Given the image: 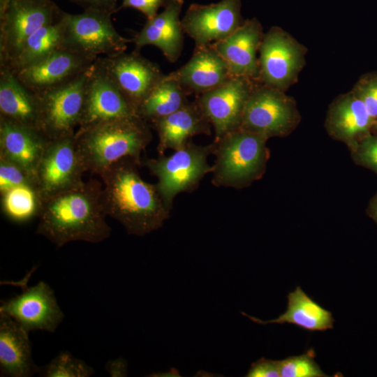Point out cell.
<instances>
[{"mask_svg": "<svg viewBox=\"0 0 377 377\" xmlns=\"http://www.w3.org/2000/svg\"><path fill=\"white\" fill-rule=\"evenodd\" d=\"M88 69L69 82L36 94L38 128L48 139L75 133V128L79 126L83 113Z\"/></svg>", "mask_w": 377, "mask_h": 377, "instance_id": "obj_8", "label": "cell"}, {"mask_svg": "<svg viewBox=\"0 0 377 377\" xmlns=\"http://www.w3.org/2000/svg\"><path fill=\"white\" fill-rule=\"evenodd\" d=\"M150 128L148 122L133 117L77 129L75 139L86 171L100 175L126 158L141 165V154L152 139Z\"/></svg>", "mask_w": 377, "mask_h": 377, "instance_id": "obj_3", "label": "cell"}, {"mask_svg": "<svg viewBox=\"0 0 377 377\" xmlns=\"http://www.w3.org/2000/svg\"><path fill=\"white\" fill-rule=\"evenodd\" d=\"M184 0H168L163 10L147 20L142 29L131 40L135 50L140 52L146 45L158 47L166 59L175 62L184 46V31L180 13Z\"/></svg>", "mask_w": 377, "mask_h": 377, "instance_id": "obj_18", "label": "cell"}, {"mask_svg": "<svg viewBox=\"0 0 377 377\" xmlns=\"http://www.w3.org/2000/svg\"><path fill=\"white\" fill-rule=\"evenodd\" d=\"M29 334L11 318L0 313L1 376L32 377L38 374Z\"/></svg>", "mask_w": 377, "mask_h": 377, "instance_id": "obj_23", "label": "cell"}, {"mask_svg": "<svg viewBox=\"0 0 377 377\" xmlns=\"http://www.w3.org/2000/svg\"><path fill=\"white\" fill-rule=\"evenodd\" d=\"M1 196V210L10 221L22 223L38 217L43 202L36 186H17Z\"/></svg>", "mask_w": 377, "mask_h": 377, "instance_id": "obj_29", "label": "cell"}, {"mask_svg": "<svg viewBox=\"0 0 377 377\" xmlns=\"http://www.w3.org/2000/svg\"><path fill=\"white\" fill-rule=\"evenodd\" d=\"M267 138L239 128L213 142L212 184L216 187L241 188L258 177L266 161Z\"/></svg>", "mask_w": 377, "mask_h": 377, "instance_id": "obj_4", "label": "cell"}, {"mask_svg": "<svg viewBox=\"0 0 377 377\" xmlns=\"http://www.w3.org/2000/svg\"><path fill=\"white\" fill-rule=\"evenodd\" d=\"M359 155L364 163L377 170V138H367L361 145Z\"/></svg>", "mask_w": 377, "mask_h": 377, "instance_id": "obj_36", "label": "cell"}, {"mask_svg": "<svg viewBox=\"0 0 377 377\" xmlns=\"http://www.w3.org/2000/svg\"><path fill=\"white\" fill-rule=\"evenodd\" d=\"M82 6L84 10L102 11L110 15L117 10L119 0H71Z\"/></svg>", "mask_w": 377, "mask_h": 377, "instance_id": "obj_37", "label": "cell"}, {"mask_svg": "<svg viewBox=\"0 0 377 377\" xmlns=\"http://www.w3.org/2000/svg\"><path fill=\"white\" fill-rule=\"evenodd\" d=\"M62 17L59 21L45 25L31 34L16 56L6 66L0 67L15 71L61 49Z\"/></svg>", "mask_w": 377, "mask_h": 377, "instance_id": "obj_27", "label": "cell"}, {"mask_svg": "<svg viewBox=\"0 0 377 377\" xmlns=\"http://www.w3.org/2000/svg\"><path fill=\"white\" fill-rule=\"evenodd\" d=\"M291 119L288 101L279 89L268 86L254 88L246 101L239 128L268 138L283 133Z\"/></svg>", "mask_w": 377, "mask_h": 377, "instance_id": "obj_17", "label": "cell"}, {"mask_svg": "<svg viewBox=\"0 0 377 377\" xmlns=\"http://www.w3.org/2000/svg\"><path fill=\"white\" fill-rule=\"evenodd\" d=\"M0 115L38 128L39 105L36 94L5 67H0Z\"/></svg>", "mask_w": 377, "mask_h": 377, "instance_id": "obj_25", "label": "cell"}, {"mask_svg": "<svg viewBox=\"0 0 377 377\" xmlns=\"http://www.w3.org/2000/svg\"><path fill=\"white\" fill-rule=\"evenodd\" d=\"M136 161L124 158L105 170L101 202L107 216L120 223L127 233L144 236L162 227L170 211L156 184L140 175Z\"/></svg>", "mask_w": 377, "mask_h": 377, "instance_id": "obj_1", "label": "cell"}, {"mask_svg": "<svg viewBox=\"0 0 377 377\" xmlns=\"http://www.w3.org/2000/svg\"><path fill=\"white\" fill-rule=\"evenodd\" d=\"M376 126H377V123H376Z\"/></svg>", "mask_w": 377, "mask_h": 377, "instance_id": "obj_41", "label": "cell"}, {"mask_svg": "<svg viewBox=\"0 0 377 377\" xmlns=\"http://www.w3.org/2000/svg\"><path fill=\"white\" fill-rule=\"evenodd\" d=\"M109 13L84 10L79 14L64 13L62 17L61 49L91 61L124 52L132 41L120 35Z\"/></svg>", "mask_w": 377, "mask_h": 377, "instance_id": "obj_6", "label": "cell"}, {"mask_svg": "<svg viewBox=\"0 0 377 377\" xmlns=\"http://www.w3.org/2000/svg\"><path fill=\"white\" fill-rule=\"evenodd\" d=\"M355 95L364 103L370 117L377 118V76L361 82Z\"/></svg>", "mask_w": 377, "mask_h": 377, "instance_id": "obj_33", "label": "cell"}, {"mask_svg": "<svg viewBox=\"0 0 377 377\" xmlns=\"http://www.w3.org/2000/svg\"><path fill=\"white\" fill-rule=\"evenodd\" d=\"M158 135L157 151L163 155L169 149L184 147L197 135H209L212 126L196 101L165 117L149 123Z\"/></svg>", "mask_w": 377, "mask_h": 377, "instance_id": "obj_21", "label": "cell"}, {"mask_svg": "<svg viewBox=\"0 0 377 377\" xmlns=\"http://www.w3.org/2000/svg\"><path fill=\"white\" fill-rule=\"evenodd\" d=\"M242 314L258 324L289 323L310 332L332 329L334 323L332 313L313 301L300 286L288 293L286 311L275 319L265 321L243 312Z\"/></svg>", "mask_w": 377, "mask_h": 377, "instance_id": "obj_24", "label": "cell"}, {"mask_svg": "<svg viewBox=\"0 0 377 377\" xmlns=\"http://www.w3.org/2000/svg\"><path fill=\"white\" fill-rule=\"evenodd\" d=\"M246 376L280 377L279 360H272L262 357L251 364Z\"/></svg>", "mask_w": 377, "mask_h": 377, "instance_id": "obj_34", "label": "cell"}, {"mask_svg": "<svg viewBox=\"0 0 377 377\" xmlns=\"http://www.w3.org/2000/svg\"><path fill=\"white\" fill-rule=\"evenodd\" d=\"M40 377H89L94 374L92 367L70 352H59L48 363L38 367Z\"/></svg>", "mask_w": 377, "mask_h": 377, "instance_id": "obj_30", "label": "cell"}, {"mask_svg": "<svg viewBox=\"0 0 377 377\" xmlns=\"http://www.w3.org/2000/svg\"><path fill=\"white\" fill-rule=\"evenodd\" d=\"M0 313L11 318L29 333L36 330L53 333L65 317L54 291L44 281L1 301Z\"/></svg>", "mask_w": 377, "mask_h": 377, "instance_id": "obj_10", "label": "cell"}, {"mask_svg": "<svg viewBox=\"0 0 377 377\" xmlns=\"http://www.w3.org/2000/svg\"><path fill=\"white\" fill-rule=\"evenodd\" d=\"M259 52V76L266 86L279 90L288 84L302 64L300 47L276 28L263 36Z\"/></svg>", "mask_w": 377, "mask_h": 377, "instance_id": "obj_16", "label": "cell"}, {"mask_svg": "<svg viewBox=\"0 0 377 377\" xmlns=\"http://www.w3.org/2000/svg\"><path fill=\"white\" fill-rule=\"evenodd\" d=\"M102 184L95 179L43 201L36 233L57 248L72 242H101L111 228L101 202Z\"/></svg>", "mask_w": 377, "mask_h": 377, "instance_id": "obj_2", "label": "cell"}, {"mask_svg": "<svg viewBox=\"0 0 377 377\" xmlns=\"http://www.w3.org/2000/svg\"><path fill=\"white\" fill-rule=\"evenodd\" d=\"M182 21L184 34L195 42V47L222 40L242 23L240 0H221L209 5L192 3Z\"/></svg>", "mask_w": 377, "mask_h": 377, "instance_id": "obj_14", "label": "cell"}, {"mask_svg": "<svg viewBox=\"0 0 377 377\" xmlns=\"http://www.w3.org/2000/svg\"><path fill=\"white\" fill-rule=\"evenodd\" d=\"M314 356V352L311 349L306 353L279 360L280 377L327 376L315 362Z\"/></svg>", "mask_w": 377, "mask_h": 377, "instance_id": "obj_31", "label": "cell"}, {"mask_svg": "<svg viewBox=\"0 0 377 377\" xmlns=\"http://www.w3.org/2000/svg\"><path fill=\"white\" fill-rule=\"evenodd\" d=\"M371 120L362 100L356 95H352L335 105L331 112L330 126L339 137L353 139L367 131Z\"/></svg>", "mask_w": 377, "mask_h": 377, "instance_id": "obj_28", "label": "cell"}, {"mask_svg": "<svg viewBox=\"0 0 377 377\" xmlns=\"http://www.w3.org/2000/svg\"><path fill=\"white\" fill-rule=\"evenodd\" d=\"M189 94L200 95L217 87L232 77L228 66L212 45L195 47L184 66L168 74Z\"/></svg>", "mask_w": 377, "mask_h": 377, "instance_id": "obj_22", "label": "cell"}, {"mask_svg": "<svg viewBox=\"0 0 377 377\" xmlns=\"http://www.w3.org/2000/svg\"><path fill=\"white\" fill-rule=\"evenodd\" d=\"M188 94L177 81L166 75L139 105L138 114L149 124L175 112L187 104L189 102Z\"/></svg>", "mask_w": 377, "mask_h": 377, "instance_id": "obj_26", "label": "cell"}, {"mask_svg": "<svg viewBox=\"0 0 377 377\" xmlns=\"http://www.w3.org/2000/svg\"><path fill=\"white\" fill-rule=\"evenodd\" d=\"M374 215H375V217L377 220V203L376 204V206L374 207Z\"/></svg>", "mask_w": 377, "mask_h": 377, "instance_id": "obj_40", "label": "cell"}, {"mask_svg": "<svg viewBox=\"0 0 377 377\" xmlns=\"http://www.w3.org/2000/svg\"><path fill=\"white\" fill-rule=\"evenodd\" d=\"M213 150V143L204 146L190 140L170 156L158 155L144 161L145 166L156 177V187L170 210L178 194L194 191L204 177L212 172L207 158Z\"/></svg>", "mask_w": 377, "mask_h": 377, "instance_id": "obj_5", "label": "cell"}, {"mask_svg": "<svg viewBox=\"0 0 377 377\" xmlns=\"http://www.w3.org/2000/svg\"><path fill=\"white\" fill-rule=\"evenodd\" d=\"M250 80L232 76L196 98L214 128L213 142L240 127L246 101L255 88Z\"/></svg>", "mask_w": 377, "mask_h": 377, "instance_id": "obj_12", "label": "cell"}, {"mask_svg": "<svg viewBox=\"0 0 377 377\" xmlns=\"http://www.w3.org/2000/svg\"><path fill=\"white\" fill-rule=\"evenodd\" d=\"M139 117L137 109L95 60L88 69L78 128L114 119Z\"/></svg>", "mask_w": 377, "mask_h": 377, "instance_id": "obj_13", "label": "cell"}, {"mask_svg": "<svg viewBox=\"0 0 377 377\" xmlns=\"http://www.w3.org/2000/svg\"><path fill=\"white\" fill-rule=\"evenodd\" d=\"M96 62L137 109L165 75L140 52H125L98 58Z\"/></svg>", "mask_w": 377, "mask_h": 377, "instance_id": "obj_11", "label": "cell"}, {"mask_svg": "<svg viewBox=\"0 0 377 377\" xmlns=\"http://www.w3.org/2000/svg\"><path fill=\"white\" fill-rule=\"evenodd\" d=\"M64 13L51 0H9L0 11V66L16 56L31 34Z\"/></svg>", "mask_w": 377, "mask_h": 377, "instance_id": "obj_7", "label": "cell"}, {"mask_svg": "<svg viewBox=\"0 0 377 377\" xmlns=\"http://www.w3.org/2000/svg\"><path fill=\"white\" fill-rule=\"evenodd\" d=\"M49 140L38 128L0 115V156L19 165L35 177Z\"/></svg>", "mask_w": 377, "mask_h": 377, "instance_id": "obj_20", "label": "cell"}, {"mask_svg": "<svg viewBox=\"0 0 377 377\" xmlns=\"http://www.w3.org/2000/svg\"><path fill=\"white\" fill-rule=\"evenodd\" d=\"M78 151L75 134L50 140L36 173L37 187L43 200L82 185L86 172Z\"/></svg>", "mask_w": 377, "mask_h": 377, "instance_id": "obj_9", "label": "cell"}, {"mask_svg": "<svg viewBox=\"0 0 377 377\" xmlns=\"http://www.w3.org/2000/svg\"><path fill=\"white\" fill-rule=\"evenodd\" d=\"M105 369L112 377L126 376L127 375V362L122 357L111 360L106 362Z\"/></svg>", "mask_w": 377, "mask_h": 377, "instance_id": "obj_38", "label": "cell"}, {"mask_svg": "<svg viewBox=\"0 0 377 377\" xmlns=\"http://www.w3.org/2000/svg\"><path fill=\"white\" fill-rule=\"evenodd\" d=\"M263 37L261 25L256 19H251L212 45L226 62L232 76L251 79L259 76L256 53Z\"/></svg>", "mask_w": 377, "mask_h": 377, "instance_id": "obj_19", "label": "cell"}, {"mask_svg": "<svg viewBox=\"0 0 377 377\" xmlns=\"http://www.w3.org/2000/svg\"><path fill=\"white\" fill-rule=\"evenodd\" d=\"M9 0H0V11L2 10Z\"/></svg>", "mask_w": 377, "mask_h": 377, "instance_id": "obj_39", "label": "cell"}, {"mask_svg": "<svg viewBox=\"0 0 377 377\" xmlns=\"http://www.w3.org/2000/svg\"><path fill=\"white\" fill-rule=\"evenodd\" d=\"M168 0H122L121 8H132L142 13L147 20L153 18Z\"/></svg>", "mask_w": 377, "mask_h": 377, "instance_id": "obj_35", "label": "cell"}, {"mask_svg": "<svg viewBox=\"0 0 377 377\" xmlns=\"http://www.w3.org/2000/svg\"><path fill=\"white\" fill-rule=\"evenodd\" d=\"M21 185H35L36 177L19 165L0 156V193Z\"/></svg>", "mask_w": 377, "mask_h": 377, "instance_id": "obj_32", "label": "cell"}, {"mask_svg": "<svg viewBox=\"0 0 377 377\" xmlns=\"http://www.w3.org/2000/svg\"><path fill=\"white\" fill-rule=\"evenodd\" d=\"M93 63L77 54L60 49L12 72L25 87L38 94L69 82Z\"/></svg>", "mask_w": 377, "mask_h": 377, "instance_id": "obj_15", "label": "cell"}]
</instances>
